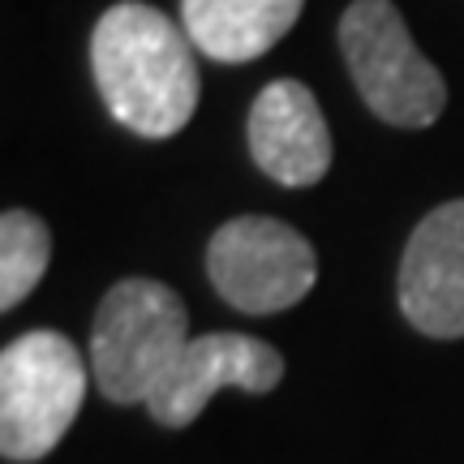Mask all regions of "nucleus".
I'll use <instances>...</instances> for the list:
<instances>
[{
    "label": "nucleus",
    "mask_w": 464,
    "mask_h": 464,
    "mask_svg": "<svg viewBox=\"0 0 464 464\" xmlns=\"http://www.w3.org/2000/svg\"><path fill=\"white\" fill-rule=\"evenodd\" d=\"M91 73L108 112L138 138H172L198 108L194 39L142 0H121L95 22Z\"/></svg>",
    "instance_id": "f257e3e1"
},
{
    "label": "nucleus",
    "mask_w": 464,
    "mask_h": 464,
    "mask_svg": "<svg viewBox=\"0 0 464 464\" xmlns=\"http://www.w3.org/2000/svg\"><path fill=\"white\" fill-rule=\"evenodd\" d=\"M189 344L185 301L160 280H121L108 288L91 332V374L112 404H147Z\"/></svg>",
    "instance_id": "f03ea898"
},
{
    "label": "nucleus",
    "mask_w": 464,
    "mask_h": 464,
    "mask_svg": "<svg viewBox=\"0 0 464 464\" xmlns=\"http://www.w3.org/2000/svg\"><path fill=\"white\" fill-rule=\"evenodd\" d=\"M340 52L365 108L396 125L426 130L448 108V82L413 44L392 0H353L340 17Z\"/></svg>",
    "instance_id": "7ed1b4c3"
},
{
    "label": "nucleus",
    "mask_w": 464,
    "mask_h": 464,
    "mask_svg": "<svg viewBox=\"0 0 464 464\" xmlns=\"http://www.w3.org/2000/svg\"><path fill=\"white\" fill-rule=\"evenodd\" d=\"M86 400V362L61 332H26L0 353V451L44 460Z\"/></svg>",
    "instance_id": "20e7f679"
},
{
    "label": "nucleus",
    "mask_w": 464,
    "mask_h": 464,
    "mask_svg": "<svg viewBox=\"0 0 464 464\" xmlns=\"http://www.w3.org/2000/svg\"><path fill=\"white\" fill-rule=\"evenodd\" d=\"M207 276L241 314H280L318 280L314 246L293 224L271 216H237L207 246Z\"/></svg>",
    "instance_id": "39448f33"
},
{
    "label": "nucleus",
    "mask_w": 464,
    "mask_h": 464,
    "mask_svg": "<svg viewBox=\"0 0 464 464\" xmlns=\"http://www.w3.org/2000/svg\"><path fill=\"white\" fill-rule=\"evenodd\" d=\"M284 379V357L266 340L241 332H207L194 335L181 348V357L172 362L160 387L150 392L147 413L168 426L181 430L194 426L207 409V400L224 392V387H241L249 396H266L276 392Z\"/></svg>",
    "instance_id": "423d86ee"
},
{
    "label": "nucleus",
    "mask_w": 464,
    "mask_h": 464,
    "mask_svg": "<svg viewBox=\"0 0 464 464\" xmlns=\"http://www.w3.org/2000/svg\"><path fill=\"white\" fill-rule=\"evenodd\" d=\"M400 310L430 340L464 335V198L434 207L400 258Z\"/></svg>",
    "instance_id": "0eeeda50"
},
{
    "label": "nucleus",
    "mask_w": 464,
    "mask_h": 464,
    "mask_svg": "<svg viewBox=\"0 0 464 464\" xmlns=\"http://www.w3.org/2000/svg\"><path fill=\"white\" fill-rule=\"evenodd\" d=\"M249 155L276 185L305 189L332 168V130L314 91L297 78H276L249 108Z\"/></svg>",
    "instance_id": "6e6552de"
},
{
    "label": "nucleus",
    "mask_w": 464,
    "mask_h": 464,
    "mask_svg": "<svg viewBox=\"0 0 464 464\" xmlns=\"http://www.w3.org/2000/svg\"><path fill=\"white\" fill-rule=\"evenodd\" d=\"M305 0H181L185 31L202 56L246 65L293 31Z\"/></svg>",
    "instance_id": "1a4fd4ad"
},
{
    "label": "nucleus",
    "mask_w": 464,
    "mask_h": 464,
    "mask_svg": "<svg viewBox=\"0 0 464 464\" xmlns=\"http://www.w3.org/2000/svg\"><path fill=\"white\" fill-rule=\"evenodd\" d=\"M52 263V228L34 211L9 207L0 216V310H14L34 293Z\"/></svg>",
    "instance_id": "9d476101"
}]
</instances>
